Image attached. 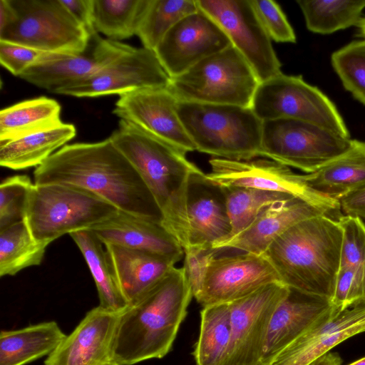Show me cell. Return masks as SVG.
Instances as JSON below:
<instances>
[{"label": "cell", "mask_w": 365, "mask_h": 365, "mask_svg": "<svg viewBox=\"0 0 365 365\" xmlns=\"http://www.w3.org/2000/svg\"><path fill=\"white\" fill-rule=\"evenodd\" d=\"M34 184H65L98 195L119 210L162 224L163 215L139 173L110 138L68 144L34 172Z\"/></svg>", "instance_id": "cell-1"}, {"label": "cell", "mask_w": 365, "mask_h": 365, "mask_svg": "<svg viewBox=\"0 0 365 365\" xmlns=\"http://www.w3.org/2000/svg\"><path fill=\"white\" fill-rule=\"evenodd\" d=\"M193 297L183 267H173L120 317L111 360L133 365L160 359L170 350Z\"/></svg>", "instance_id": "cell-2"}, {"label": "cell", "mask_w": 365, "mask_h": 365, "mask_svg": "<svg viewBox=\"0 0 365 365\" xmlns=\"http://www.w3.org/2000/svg\"><path fill=\"white\" fill-rule=\"evenodd\" d=\"M109 138L143 180L160 209L163 226L184 250L189 182L201 170L185 153L130 122L120 120Z\"/></svg>", "instance_id": "cell-3"}, {"label": "cell", "mask_w": 365, "mask_h": 365, "mask_svg": "<svg viewBox=\"0 0 365 365\" xmlns=\"http://www.w3.org/2000/svg\"><path fill=\"white\" fill-rule=\"evenodd\" d=\"M342 230L325 215L286 230L263 255L287 287L331 300L340 267Z\"/></svg>", "instance_id": "cell-4"}, {"label": "cell", "mask_w": 365, "mask_h": 365, "mask_svg": "<svg viewBox=\"0 0 365 365\" xmlns=\"http://www.w3.org/2000/svg\"><path fill=\"white\" fill-rule=\"evenodd\" d=\"M178 113L195 150L234 160L260 157L263 121L251 108L179 101Z\"/></svg>", "instance_id": "cell-5"}, {"label": "cell", "mask_w": 365, "mask_h": 365, "mask_svg": "<svg viewBox=\"0 0 365 365\" xmlns=\"http://www.w3.org/2000/svg\"><path fill=\"white\" fill-rule=\"evenodd\" d=\"M119 210L83 188L65 184H34L25 221L34 239L52 242L65 234L90 230Z\"/></svg>", "instance_id": "cell-6"}, {"label": "cell", "mask_w": 365, "mask_h": 365, "mask_svg": "<svg viewBox=\"0 0 365 365\" xmlns=\"http://www.w3.org/2000/svg\"><path fill=\"white\" fill-rule=\"evenodd\" d=\"M259 81L232 45L172 78L168 88L179 101L250 107Z\"/></svg>", "instance_id": "cell-7"}, {"label": "cell", "mask_w": 365, "mask_h": 365, "mask_svg": "<svg viewBox=\"0 0 365 365\" xmlns=\"http://www.w3.org/2000/svg\"><path fill=\"white\" fill-rule=\"evenodd\" d=\"M14 18L0 30V41L43 52L77 54L88 47L91 34L61 0H10Z\"/></svg>", "instance_id": "cell-8"}, {"label": "cell", "mask_w": 365, "mask_h": 365, "mask_svg": "<svg viewBox=\"0 0 365 365\" xmlns=\"http://www.w3.org/2000/svg\"><path fill=\"white\" fill-rule=\"evenodd\" d=\"M251 109L262 120L288 118L311 123L350 138L349 131L333 102L302 76L280 73L260 82Z\"/></svg>", "instance_id": "cell-9"}, {"label": "cell", "mask_w": 365, "mask_h": 365, "mask_svg": "<svg viewBox=\"0 0 365 365\" xmlns=\"http://www.w3.org/2000/svg\"><path fill=\"white\" fill-rule=\"evenodd\" d=\"M351 139L294 119L263 121L260 157L312 173L345 153Z\"/></svg>", "instance_id": "cell-10"}, {"label": "cell", "mask_w": 365, "mask_h": 365, "mask_svg": "<svg viewBox=\"0 0 365 365\" xmlns=\"http://www.w3.org/2000/svg\"><path fill=\"white\" fill-rule=\"evenodd\" d=\"M207 178L222 187H242L282 192L303 200L339 220L343 215L338 200L317 193L305 182L303 175L268 158L234 160H209Z\"/></svg>", "instance_id": "cell-11"}, {"label": "cell", "mask_w": 365, "mask_h": 365, "mask_svg": "<svg viewBox=\"0 0 365 365\" xmlns=\"http://www.w3.org/2000/svg\"><path fill=\"white\" fill-rule=\"evenodd\" d=\"M198 8L224 31L259 83L282 73L272 40L250 0H196Z\"/></svg>", "instance_id": "cell-12"}, {"label": "cell", "mask_w": 365, "mask_h": 365, "mask_svg": "<svg viewBox=\"0 0 365 365\" xmlns=\"http://www.w3.org/2000/svg\"><path fill=\"white\" fill-rule=\"evenodd\" d=\"M288 291L283 284L274 282L228 302L232 337L223 365H260L271 318Z\"/></svg>", "instance_id": "cell-13"}, {"label": "cell", "mask_w": 365, "mask_h": 365, "mask_svg": "<svg viewBox=\"0 0 365 365\" xmlns=\"http://www.w3.org/2000/svg\"><path fill=\"white\" fill-rule=\"evenodd\" d=\"M274 282L281 283L279 277L263 255L220 249L195 299L202 307L227 303Z\"/></svg>", "instance_id": "cell-14"}, {"label": "cell", "mask_w": 365, "mask_h": 365, "mask_svg": "<svg viewBox=\"0 0 365 365\" xmlns=\"http://www.w3.org/2000/svg\"><path fill=\"white\" fill-rule=\"evenodd\" d=\"M170 79L153 50L132 46L99 72L57 93L78 98L120 96L143 88L168 87Z\"/></svg>", "instance_id": "cell-15"}, {"label": "cell", "mask_w": 365, "mask_h": 365, "mask_svg": "<svg viewBox=\"0 0 365 365\" xmlns=\"http://www.w3.org/2000/svg\"><path fill=\"white\" fill-rule=\"evenodd\" d=\"M231 45L222 28L199 9L175 24L154 51L172 78Z\"/></svg>", "instance_id": "cell-16"}, {"label": "cell", "mask_w": 365, "mask_h": 365, "mask_svg": "<svg viewBox=\"0 0 365 365\" xmlns=\"http://www.w3.org/2000/svg\"><path fill=\"white\" fill-rule=\"evenodd\" d=\"M179 101L168 87L149 88L119 96L113 113L179 150H195L178 113Z\"/></svg>", "instance_id": "cell-17"}, {"label": "cell", "mask_w": 365, "mask_h": 365, "mask_svg": "<svg viewBox=\"0 0 365 365\" xmlns=\"http://www.w3.org/2000/svg\"><path fill=\"white\" fill-rule=\"evenodd\" d=\"M131 47L120 41L103 38L96 32L91 36L83 52L69 55L51 53L46 59L27 68L20 78L57 93L93 76Z\"/></svg>", "instance_id": "cell-18"}, {"label": "cell", "mask_w": 365, "mask_h": 365, "mask_svg": "<svg viewBox=\"0 0 365 365\" xmlns=\"http://www.w3.org/2000/svg\"><path fill=\"white\" fill-rule=\"evenodd\" d=\"M288 288L271 318L260 365L268 364L300 336L341 312L328 298Z\"/></svg>", "instance_id": "cell-19"}, {"label": "cell", "mask_w": 365, "mask_h": 365, "mask_svg": "<svg viewBox=\"0 0 365 365\" xmlns=\"http://www.w3.org/2000/svg\"><path fill=\"white\" fill-rule=\"evenodd\" d=\"M121 313L99 306L91 309L47 356L44 365H103L111 360Z\"/></svg>", "instance_id": "cell-20"}, {"label": "cell", "mask_w": 365, "mask_h": 365, "mask_svg": "<svg viewBox=\"0 0 365 365\" xmlns=\"http://www.w3.org/2000/svg\"><path fill=\"white\" fill-rule=\"evenodd\" d=\"M186 210V248H212L230 235L231 225L223 188L209 180L202 170L190 178Z\"/></svg>", "instance_id": "cell-21"}, {"label": "cell", "mask_w": 365, "mask_h": 365, "mask_svg": "<svg viewBox=\"0 0 365 365\" xmlns=\"http://www.w3.org/2000/svg\"><path fill=\"white\" fill-rule=\"evenodd\" d=\"M322 215H327L319 207L299 198L279 200L262 210L245 230L215 244L212 248L262 255L289 228L302 220Z\"/></svg>", "instance_id": "cell-22"}, {"label": "cell", "mask_w": 365, "mask_h": 365, "mask_svg": "<svg viewBox=\"0 0 365 365\" xmlns=\"http://www.w3.org/2000/svg\"><path fill=\"white\" fill-rule=\"evenodd\" d=\"M90 230L103 245H115L160 255L176 263L184 255L180 244L160 222L120 210Z\"/></svg>", "instance_id": "cell-23"}, {"label": "cell", "mask_w": 365, "mask_h": 365, "mask_svg": "<svg viewBox=\"0 0 365 365\" xmlns=\"http://www.w3.org/2000/svg\"><path fill=\"white\" fill-rule=\"evenodd\" d=\"M363 332L365 305L346 309L305 333L267 365H309L339 344Z\"/></svg>", "instance_id": "cell-24"}, {"label": "cell", "mask_w": 365, "mask_h": 365, "mask_svg": "<svg viewBox=\"0 0 365 365\" xmlns=\"http://www.w3.org/2000/svg\"><path fill=\"white\" fill-rule=\"evenodd\" d=\"M123 294L130 304L154 288L176 264L167 257L115 245H104Z\"/></svg>", "instance_id": "cell-25"}, {"label": "cell", "mask_w": 365, "mask_h": 365, "mask_svg": "<svg viewBox=\"0 0 365 365\" xmlns=\"http://www.w3.org/2000/svg\"><path fill=\"white\" fill-rule=\"evenodd\" d=\"M302 175L313 190L338 201L365 187V141L351 140L345 153L318 170Z\"/></svg>", "instance_id": "cell-26"}, {"label": "cell", "mask_w": 365, "mask_h": 365, "mask_svg": "<svg viewBox=\"0 0 365 365\" xmlns=\"http://www.w3.org/2000/svg\"><path fill=\"white\" fill-rule=\"evenodd\" d=\"M66 335L54 321L0 334V365H25L49 356Z\"/></svg>", "instance_id": "cell-27"}, {"label": "cell", "mask_w": 365, "mask_h": 365, "mask_svg": "<svg viewBox=\"0 0 365 365\" xmlns=\"http://www.w3.org/2000/svg\"><path fill=\"white\" fill-rule=\"evenodd\" d=\"M76 135L73 124H61L0 143V165L12 170L38 167Z\"/></svg>", "instance_id": "cell-28"}, {"label": "cell", "mask_w": 365, "mask_h": 365, "mask_svg": "<svg viewBox=\"0 0 365 365\" xmlns=\"http://www.w3.org/2000/svg\"><path fill=\"white\" fill-rule=\"evenodd\" d=\"M70 236L81 252L93 278L99 307L121 313L130 305L119 286L105 245L91 230H80Z\"/></svg>", "instance_id": "cell-29"}, {"label": "cell", "mask_w": 365, "mask_h": 365, "mask_svg": "<svg viewBox=\"0 0 365 365\" xmlns=\"http://www.w3.org/2000/svg\"><path fill=\"white\" fill-rule=\"evenodd\" d=\"M61 106L41 96L17 103L0 111V143L56 127L61 120Z\"/></svg>", "instance_id": "cell-30"}, {"label": "cell", "mask_w": 365, "mask_h": 365, "mask_svg": "<svg viewBox=\"0 0 365 365\" xmlns=\"http://www.w3.org/2000/svg\"><path fill=\"white\" fill-rule=\"evenodd\" d=\"M200 331L194 350L197 365H223L232 337L231 314L229 303L203 307Z\"/></svg>", "instance_id": "cell-31"}, {"label": "cell", "mask_w": 365, "mask_h": 365, "mask_svg": "<svg viewBox=\"0 0 365 365\" xmlns=\"http://www.w3.org/2000/svg\"><path fill=\"white\" fill-rule=\"evenodd\" d=\"M49 244L34 239L25 220L0 230V276L39 265Z\"/></svg>", "instance_id": "cell-32"}, {"label": "cell", "mask_w": 365, "mask_h": 365, "mask_svg": "<svg viewBox=\"0 0 365 365\" xmlns=\"http://www.w3.org/2000/svg\"><path fill=\"white\" fill-rule=\"evenodd\" d=\"M306 26L313 33L329 34L356 26L365 9V0H298Z\"/></svg>", "instance_id": "cell-33"}, {"label": "cell", "mask_w": 365, "mask_h": 365, "mask_svg": "<svg viewBox=\"0 0 365 365\" xmlns=\"http://www.w3.org/2000/svg\"><path fill=\"white\" fill-rule=\"evenodd\" d=\"M148 0H94V28L119 41L136 35Z\"/></svg>", "instance_id": "cell-34"}, {"label": "cell", "mask_w": 365, "mask_h": 365, "mask_svg": "<svg viewBox=\"0 0 365 365\" xmlns=\"http://www.w3.org/2000/svg\"><path fill=\"white\" fill-rule=\"evenodd\" d=\"M198 9L196 0H148L136 36L143 47L154 51L175 24Z\"/></svg>", "instance_id": "cell-35"}, {"label": "cell", "mask_w": 365, "mask_h": 365, "mask_svg": "<svg viewBox=\"0 0 365 365\" xmlns=\"http://www.w3.org/2000/svg\"><path fill=\"white\" fill-rule=\"evenodd\" d=\"M222 187L231 225V233L228 237L245 230L267 206L279 200L294 197L282 192L250 187Z\"/></svg>", "instance_id": "cell-36"}, {"label": "cell", "mask_w": 365, "mask_h": 365, "mask_svg": "<svg viewBox=\"0 0 365 365\" xmlns=\"http://www.w3.org/2000/svg\"><path fill=\"white\" fill-rule=\"evenodd\" d=\"M331 62L344 88L365 105V40L352 41L334 51Z\"/></svg>", "instance_id": "cell-37"}, {"label": "cell", "mask_w": 365, "mask_h": 365, "mask_svg": "<svg viewBox=\"0 0 365 365\" xmlns=\"http://www.w3.org/2000/svg\"><path fill=\"white\" fill-rule=\"evenodd\" d=\"M34 183L27 175H14L0 185V230L25 219L29 195Z\"/></svg>", "instance_id": "cell-38"}, {"label": "cell", "mask_w": 365, "mask_h": 365, "mask_svg": "<svg viewBox=\"0 0 365 365\" xmlns=\"http://www.w3.org/2000/svg\"><path fill=\"white\" fill-rule=\"evenodd\" d=\"M342 230L340 266L365 271V224L358 217L343 215L338 220Z\"/></svg>", "instance_id": "cell-39"}, {"label": "cell", "mask_w": 365, "mask_h": 365, "mask_svg": "<svg viewBox=\"0 0 365 365\" xmlns=\"http://www.w3.org/2000/svg\"><path fill=\"white\" fill-rule=\"evenodd\" d=\"M272 41L296 43L295 33L279 4L272 0H250Z\"/></svg>", "instance_id": "cell-40"}, {"label": "cell", "mask_w": 365, "mask_h": 365, "mask_svg": "<svg viewBox=\"0 0 365 365\" xmlns=\"http://www.w3.org/2000/svg\"><path fill=\"white\" fill-rule=\"evenodd\" d=\"M185 270L193 297L196 299L200 294L210 264L216 256L217 250L212 247L190 246L184 250Z\"/></svg>", "instance_id": "cell-41"}, {"label": "cell", "mask_w": 365, "mask_h": 365, "mask_svg": "<svg viewBox=\"0 0 365 365\" xmlns=\"http://www.w3.org/2000/svg\"><path fill=\"white\" fill-rule=\"evenodd\" d=\"M50 53L0 41L1 64L16 76L20 77L27 68L43 61Z\"/></svg>", "instance_id": "cell-42"}, {"label": "cell", "mask_w": 365, "mask_h": 365, "mask_svg": "<svg viewBox=\"0 0 365 365\" xmlns=\"http://www.w3.org/2000/svg\"><path fill=\"white\" fill-rule=\"evenodd\" d=\"M73 17L91 35L96 33L94 28V0H61Z\"/></svg>", "instance_id": "cell-43"}, {"label": "cell", "mask_w": 365, "mask_h": 365, "mask_svg": "<svg viewBox=\"0 0 365 365\" xmlns=\"http://www.w3.org/2000/svg\"><path fill=\"white\" fill-rule=\"evenodd\" d=\"M339 202L346 215L365 219V187L346 195Z\"/></svg>", "instance_id": "cell-44"}, {"label": "cell", "mask_w": 365, "mask_h": 365, "mask_svg": "<svg viewBox=\"0 0 365 365\" xmlns=\"http://www.w3.org/2000/svg\"><path fill=\"white\" fill-rule=\"evenodd\" d=\"M14 15V10L10 0H0V30L12 21Z\"/></svg>", "instance_id": "cell-45"}, {"label": "cell", "mask_w": 365, "mask_h": 365, "mask_svg": "<svg viewBox=\"0 0 365 365\" xmlns=\"http://www.w3.org/2000/svg\"><path fill=\"white\" fill-rule=\"evenodd\" d=\"M342 359L336 352H328L320 356L309 365H341Z\"/></svg>", "instance_id": "cell-46"}, {"label": "cell", "mask_w": 365, "mask_h": 365, "mask_svg": "<svg viewBox=\"0 0 365 365\" xmlns=\"http://www.w3.org/2000/svg\"><path fill=\"white\" fill-rule=\"evenodd\" d=\"M356 26L359 28L360 35L364 38L365 40V17L361 18Z\"/></svg>", "instance_id": "cell-47"}, {"label": "cell", "mask_w": 365, "mask_h": 365, "mask_svg": "<svg viewBox=\"0 0 365 365\" xmlns=\"http://www.w3.org/2000/svg\"><path fill=\"white\" fill-rule=\"evenodd\" d=\"M348 365H365V356L361 358Z\"/></svg>", "instance_id": "cell-48"}, {"label": "cell", "mask_w": 365, "mask_h": 365, "mask_svg": "<svg viewBox=\"0 0 365 365\" xmlns=\"http://www.w3.org/2000/svg\"><path fill=\"white\" fill-rule=\"evenodd\" d=\"M103 365H119V364L112 360H110V361L106 362L105 364H103Z\"/></svg>", "instance_id": "cell-49"}]
</instances>
